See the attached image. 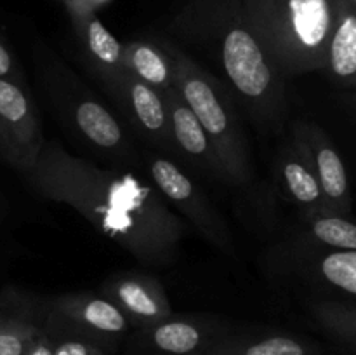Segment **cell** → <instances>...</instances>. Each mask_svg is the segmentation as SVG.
Masks as SVG:
<instances>
[{
  "mask_svg": "<svg viewBox=\"0 0 356 355\" xmlns=\"http://www.w3.org/2000/svg\"><path fill=\"white\" fill-rule=\"evenodd\" d=\"M23 174L38 195L75 209L141 263L165 265L177 256L184 226L155 184L99 169L56 143L44 145L37 164Z\"/></svg>",
  "mask_w": 356,
  "mask_h": 355,
  "instance_id": "1",
  "label": "cell"
},
{
  "mask_svg": "<svg viewBox=\"0 0 356 355\" xmlns=\"http://www.w3.org/2000/svg\"><path fill=\"white\" fill-rule=\"evenodd\" d=\"M176 28L188 40L218 54L228 86L259 127L278 129L284 124V77L247 26L242 0H197L176 17Z\"/></svg>",
  "mask_w": 356,
  "mask_h": 355,
  "instance_id": "2",
  "label": "cell"
},
{
  "mask_svg": "<svg viewBox=\"0 0 356 355\" xmlns=\"http://www.w3.org/2000/svg\"><path fill=\"white\" fill-rule=\"evenodd\" d=\"M339 0H242L247 26L282 77L325 68Z\"/></svg>",
  "mask_w": 356,
  "mask_h": 355,
  "instance_id": "3",
  "label": "cell"
},
{
  "mask_svg": "<svg viewBox=\"0 0 356 355\" xmlns=\"http://www.w3.org/2000/svg\"><path fill=\"white\" fill-rule=\"evenodd\" d=\"M167 54L172 63L174 89L204 127L225 178L233 184L250 181L249 145L228 89L184 52L169 49Z\"/></svg>",
  "mask_w": 356,
  "mask_h": 355,
  "instance_id": "4",
  "label": "cell"
},
{
  "mask_svg": "<svg viewBox=\"0 0 356 355\" xmlns=\"http://www.w3.org/2000/svg\"><path fill=\"white\" fill-rule=\"evenodd\" d=\"M149 176L163 198L205 237L209 244L226 256H235V242L225 219L204 190L179 167L162 157L149 159Z\"/></svg>",
  "mask_w": 356,
  "mask_h": 355,
  "instance_id": "5",
  "label": "cell"
},
{
  "mask_svg": "<svg viewBox=\"0 0 356 355\" xmlns=\"http://www.w3.org/2000/svg\"><path fill=\"white\" fill-rule=\"evenodd\" d=\"M44 134L28 94L13 80L0 79V150L7 162L26 173L44 148Z\"/></svg>",
  "mask_w": 356,
  "mask_h": 355,
  "instance_id": "6",
  "label": "cell"
},
{
  "mask_svg": "<svg viewBox=\"0 0 356 355\" xmlns=\"http://www.w3.org/2000/svg\"><path fill=\"white\" fill-rule=\"evenodd\" d=\"M294 148L305 157L318 180L327 209L350 214L351 190L346 167L327 132L312 122H299L294 125Z\"/></svg>",
  "mask_w": 356,
  "mask_h": 355,
  "instance_id": "7",
  "label": "cell"
},
{
  "mask_svg": "<svg viewBox=\"0 0 356 355\" xmlns=\"http://www.w3.org/2000/svg\"><path fill=\"white\" fill-rule=\"evenodd\" d=\"M103 294L143 327H152L172 317L162 285L146 275H118L104 284Z\"/></svg>",
  "mask_w": 356,
  "mask_h": 355,
  "instance_id": "8",
  "label": "cell"
},
{
  "mask_svg": "<svg viewBox=\"0 0 356 355\" xmlns=\"http://www.w3.org/2000/svg\"><path fill=\"white\" fill-rule=\"evenodd\" d=\"M113 93L127 103L136 125L153 145L167 150L176 148L172 131H170L169 111H167L165 101L160 90L134 79L127 72V75L120 80Z\"/></svg>",
  "mask_w": 356,
  "mask_h": 355,
  "instance_id": "9",
  "label": "cell"
},
{
  "mask_svg": "<svg viewBox=\"0 0 356 355\" xmlns=\"http://www.w3.org/2000/svg\"><path fill=\"white\" fill-rule=\"evenodd\" d=\"M162 97L165 101L167 111H169L170 131H172L176 148H179L188 159L195 160L205 173L212 174L219 180H226L204 127L197 120L193 111L184 103L179 93L174 89V86L162 90Z\"/></svg>",
  "mask_w": 356,
  "mask_h": 355,
  "instance_id": "10",
  "label": "cell"
},
{
  "mask_svg": "<svg viewBox=\"0 0 356 355\" xmlns=\"http://www.w3.org/2000/svg\"><path fill=\"white\" fill-rule=\"evenodd\" d=\"M73 21L94 70L108 82L111 90L127 75L124 66V45L89 9H73Z\"/></svg>",
  "mask_w": 356,
  "mask_h": 355,
  "instance_id": "11",
  "label": "cell"
},
{
  "mask_svg": "<svg viewBox=\"0 0 356 355\" xmlns=\"http://www.w3.org/2000/svg\"><path fill=\"white\" fill-rule=\"evenodd\" d=\"M66 320L82 331L99 336H120L129 329V319L113 301L90 294L61 296L54 303Z\"/></svg>",
  "mask_w": 356,
  "mask_h": 355,
  "instance_id": "12",
  "label": "cell"
},
{
  "mask_svg": "<svg viewBox=\"0 0 356 355\" xmlns=\"http://www.w3.org/2000/svg\"><path fill=\"white\" fill-rule=\"evenodd\" d=\"M323 70L337 86L356 89V9L348 0L337 3V19Z\"/></svg>",
  "mask_w": 356,
  "mask_h": 355,
  "instance_id": "13",
  "label": "cell"
},
{
  "mask_svg": "<svg viewBox=\"0 0 356 355\" xmlns=\"http://www.w3.org/2000/svg\"><path fill=\"white\" fill-rule=\"evenodd\" d=\"M124 66L134 79L160 93L172 86V63L169 54L152 42H127L124 45Z\"/></svg>",
  "mask_w": 356,
  "mask_h": 355,
  "instance_id": "14",
  "label": "cell"
},
{
  "mask_svg": "<svg viewBox=\"0 0 356 355\" xmlns=\"http://www.w3.org/2000/svg\"><path fill=\"white\" fill-rule=\"evenodd\" d=\"M282 180H284L285 190L289 191L292 200L299 207L305 209V214L316 211H329L318 180L313 174L312 167L306 162L305 157L296 148H292L282 162Z\"/></svg>",
  "mask_w": 356,
  "mask_h": 355,
  "instance_id": "15",
  "label": "cell"
},
{
  "mask_svg": "<svg viewBox=\"0 0 356 355\" xmlns=\"http://www.w3.org/2000/svg\"><path fill=\"white\" fill-rule=\"evenodd\" d=\"M149 343L170 355H198L205 347V333L193 322L167 319L146 327Z\"/></svg>",
  "mask_w": 356,
  "mask_h": 355,
  "instance_id": "16",
  "label": "cell"
},
{
  "mask_svg": "<svg viewBox=\"0 0 356 355\" xmlns=\"http://www.w3.org/2000/svg\"><path fill=\"white\" fill-rule=\"evenodd\" d=\"M75 122L82 134L99 148L117 150L124 143V132L117 118L97 101H80L75 106Z\"/></svg>",
  "mask_w": 356,
  "mask_h": 355,
  "instance_id": "17",
  "label": "cell"
},
{
  "mask_svg": "<svg viewBox=\"0 0 356 355\" xmlns=\"http://www.w3.org/2000/svg\"><path fill=\"white\" fill-rule=\"evenodd\" d=\"M312 348L292 336H266L233 340L205 347L198 355H312Z\"/></svg>",
  "mask_w": 356,
  "mask_h": 355,
  "instance_id": "18",
  "label": "cell"
},
{
  "mask_svg": "<svg viewBox=\"0 0 356 355\" xmlns=\"http://www.w3.org/2000/svg\"><path fill=\"white\" fill-rule=\"evenodd\" d=\"M309 233L322 246L332 251H356V223L348 216L332 211H316L305 214Z\"/></svg>",
  "mask_w": 356,
  "mask_h": 355,
  "instance_id": "19",
  "label": "cell"
},
{
  "mask_svg": "<svg viewBox=\"0 0 356 355\" xmlns=\"http://www.w3.org/2000/svg\"><path fill=\"white\" fill-rule=\"evenodd\" d=\"M313 268L327 285L356 299V251H327L313 260Z\"/></svg>",
  "mask_w": 356,
  "mask_h": 355,
  "instance_id": "20",
  "label": "cell"
},
{
  "mask_svg": "<svg viewBox=\"0 0 356 355\" xmlns=\"http://www.w3.org/2000/svg\"><path fill=\"white\" fill-rule=\"evenodd\" d=\"M313 313L329 333L356 347V306L337 301H322L313 306Z\"/></svg>",
  "mask_w": 356,
  "mask_h": 355,
  "instance_id": "21",
  "label": "cell"
},
{
  "mask_svg": "<svg viewBox=\"0 0 356 355\" xmlns=\"http://www.w3.org/2000/svg\"><path fill=\"white\" fill-rule=\"evenodd\" d=\"M42 331L23 319L6 317L0 320V355H26Z\"/></svg>",
  "mask_w": 356,
  "mask_h": 355,
  "instance_id": "22",
  "label": "cell"
},
{
  "mask_svg": "<svg viewBox=\"0 0 356 355\" xmlns=\"http://www.w3.org/2000/svg\"><path fill=\"white\" fill-rule=\"evenodd\" d=\"M52 355H104L103 348L86 338H70L54 343Z\"/></svg>",
  "mask_w": 356,
  "mask_h": 355,
  "instance_id": "23",
  "label": "cell"
},
{
  "mask_svg": "<svg viewBox=\"0 0 356 355\" xmlns=\"http://www.w3.org/2000/svg\"><path fill=\"white\" fill-rule=\"evenodd\" d=\"M14 73H16V65H14L13 54H10L9 49L6 47L2 38H0V79L13 80Z\"/></svg>",
  "mask_w": 356,
  "mask_h": 355,
  "instance_id": "24",
  "label": "cell"
},
{
  "mask_svg": "<svg viewBox=\"0 0 356 355\" xmlns=\"http://www.w3.org/2000/svg\"><path fill=\"white\" fill-rule=\"evenodd\" d=\"M52 347H54V343L51 341V338L42 333L37 338V341L31 345L30 350L26 352V355H52Z\"/></svg>",
  "mask_w": 356,
  "mask_h": 355,
  "instance_id": "25",
  "label": "cell"
},
{
  "mask_svg": "<svg viewBox=\"0 0 356 355\" xmlns=\"http://www.w3.org/2000/svg\"><path fill=\"white\" fill-rule=\"evenodd\" d=\"M348 2H350V3H351V6H353V7H355V9H356V0H348Z\"/></svg>",
  "mask_w": 356,
  "mask_h": 355,
  "instance_id": "26",
  "label": "cell"
},
{
  "mask_svg": "<svg viewBox=\"0 0 356 355\" xmlns=\"http://www.w3.org/2000/svg\"><path fill=\"white\" fill-rule=\"evenodd\" d=\"M2 319H6V317H3V315H2V313H0V320H2Z\"/></svg>",
  "mask_w": 356,
  "mask_h": 355,
  "instance_id": "27",
  "label": "cell"
}]
</instances>
